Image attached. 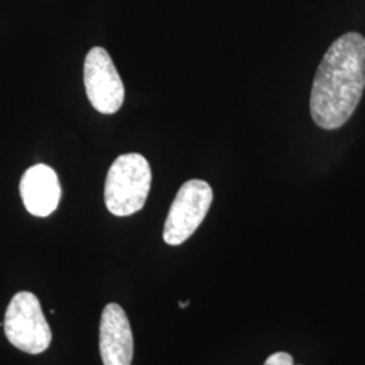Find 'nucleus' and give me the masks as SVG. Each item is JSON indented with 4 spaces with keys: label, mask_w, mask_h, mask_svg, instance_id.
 I'll return each instance as SVG.
<instances>
[{
    "label": "nucleus",
    "mask_w": 365,
    "mask_h": 365,
    "mask_svg": "<svg viewBox=\"0 0 365 365\" xmlns=\"http://www.w3.org/2000/svg\"><path fill=\"white\" fill-rule=\"evenodd\" d=\"M150 185L152 170L148 160L138 153L122 155L106 178V207L117 217L133 215L144 207Z\"/></svg>",
    "instance_id": "nucleus-2"
},
{
    "label": "nucleus",
    "mask_w": 365,
    "mask_h": 365,
    "mask_svg": "<svg viewBox=\"0 0 365 365\" xmlns=\"http://www.w3.org/2000/svg\"><path fill=\"white\" fill-rule=\"evenodd\" d=\"M3 324L10 344L22 352L39 354L51 346L52 330L42 313L38 298L29 291L14 295Z\"/></svg>",
    "instance_id": "nucleus-3"
},
{
    "label": "nucleus",
    "mask_w": 365,
    "mask_h": 365,
    "mask_svg": "<svg viewBox=\"0 0 365 365\" xmlns=\"http://www.w3.org/2000/svg\"><path fill=\"white\" fill-rule=\"evenodd\" d=\"M84 86L92 107L102 114H114L123 105L125 87L110 54L95 46L84 61Z\"/></svg>",
    "instance_id": "nucleus-5"
},
{
    "label": "nucleus",
    "mask_w": 365,
    "mask_h": 365,
    "mask_svg": "<svg viewBox=\"0 0 365 365\" xmlns=\"http://www.w3.org/2000/svg\"><path fill=\"white\" fill-rule=\"evenodd\" d=\"M99 349L103 365H131L134 341L130 322L117 303L107 304L102 313Z\"/></svg>",
    "instance_id": "nucleus-6"
},
{
    "label": "nucleus",
    "mask_w": 365,
    "mask_h": 365,
    "mask_svg": "<svg viewBox=\"0 0 365 365\" xmlns=\"http://www.w3.org/2000/svg\"><path fill=\"white\" fill-rule=\"evenodd\" d=\"M365 88V38L346 33L336 39L317 69L310 96L315 125L336 130L352 117Z\"/></svg>",
    "instance_id": "nucleus-1"
},
{
    "label": "nucleus",
    "mask_w": 365,
    "mask_h": 365,
    "mask_svg": "<svg viewBox=\"0 0 365 365\" xmlns=\"http://www.w3.org/2000/svg\"><path fill=\"white\" fill-rule=\"evenodd\" d=\"M212 196L211 185L205 180L192 179L182 184L164 226L163 237L168 245H182L195 233L209 212Z\"/></svg>",
    "instance_id": "nucleus-4"
},
{
    "label": "nucleus",
    "mask_w": 365,
    "mask_h": 365,
    "mask_svg": "<svg viewBox=\"0 0 365 365\" xmlns=\"http://www.w3.org/2000/svg\"><path fill=\"white\" fill-rule=\"evenodd\" d=\"M264 365H295L291 354L286 352H276L271 354Z\"/></svg>",
    "instance_id": "nucleus-8"
},
{
    "label": "nucleus",
    "mask_w": 365,
    "mask_h": 365,
    "mask_svg": "<svg viewBox=\"0 0 365 365\" xmlns=\"http://www.w3.org/2000/svg\"><path fill=\"white\" fill-rule=\"evenodd\" d=\"M19 191L27 211L39 218L53 214L61 199V185L57 173L45 164L30 167L24 173Z\"/></svg>",
    "instance_id": "nucleus-7"
},
{
    "label": "nucleus",
    "mask_w": 365,
    "mask_h": 365,
    "mask_svg": "<svg viewBox=\"0 0 365 365\" xmlns=\"http://www.w3.org/2000/svg\"><path fill=\"white\" fill-rule=\"evenodd\" d=\"M188 304H190L188 300H187V302H179V306H180V307H187Z\"/></svg>",
    "instance_id": "nucleus-9"
}]
</instances>
